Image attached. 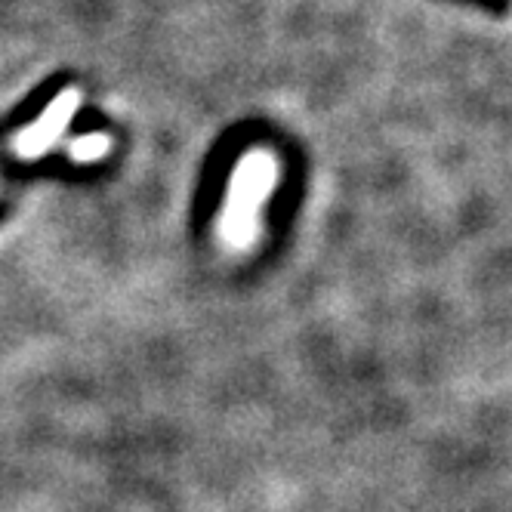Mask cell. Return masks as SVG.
I'll return each instance as SVG.
<instances>
[{
    "instance_id": "6da1fadb",
    "label": "cell",
    "mask_w": 512,
    "mask_h": 512,
    "mask_svg": "<svg viewBox=\"0 0 512 512\" xmlns=\"http://www.w3.org/2000/svg\"><path fill=\"white\" fill-rule=\"evenodd\" d=\"M278 170V158L269 149H253L235 164L219 216V238L229 250L244 253L253 247L260 235V213L275 192Z\"/></svg>"
},
{
    "instance_id": "7a4b0ae2",
    "label": "cell",
    "mask_w": 512,
    "mask_h": 512,
    "mask_svg": "<svg viewBox=\"0 0 512 512\" xmlns=\"http://www.w3.org/2000/svg\"><path fill=\"white\" fill-rule=\"evenodd\" d=\"M78 105H81V93L75 87L62 90L47 105V112L13 139V152L19 158H41V155H47L53 145L62 139V133L68 130L71 118H75V112H78Z\"/></svg>"
},
{
    "instance_id": "3957f363",
    "label": "cell",
    "mask_w": 512,
    "mask_h": 512,
    "mask_svg": "<svg viewBox=\"0 0 512 512\" xmlns=\"http://www.w3.org/2000/svg\"><path fill=\"white\" fill-rule=\"evenodd\" d=\"M108 152H112V139H108L105 133H90V136H78V139L68 142V155L81 164L102 161Z\"/></svg>"
}]
</instances>
